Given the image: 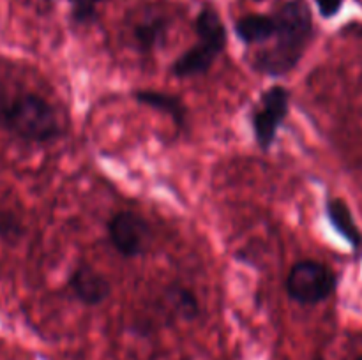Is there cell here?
<instances>
[{
    "label": "cell",
    "instance_id": "13",
    "mask_svg": "<svg viewBox=\"0 0 362 360\" xmlns=\"http://www.w3.org/2000/svg\"><path fill=\"white\" fill-rule=\"evenodd\" d=\"M23 235V224L13 212H0V239L16 244Z\"/></svg>",
    "mask_w": 362,
    "mask_h": 360
},
{
    "label": "cell",
    "instance_id": "8",
    "mask_svg": "<svg viewBox=\"0 0 362 360\" xmlns=\"http://www.w3.org/2000/svg\"><path fill=\"white\" fill-rule=\"evenodd\" d=\"M325 215L334 232L349 244L356 254H362V229L356 222L349 203L343 198L329 196L325 200Z\"/></svg>",
    "mask_w": 362,
    "mask_h": 360
},
{
    "label": "cell",
    "instance_id": "5",
    "mask_svg": "<svg viewBox=\"0 0 362 360\" xmlns=\"http://www.w3.org/2000/svg\"><path fill=\"white\" fill-rule=\"evenodd\" d=\"M290 113V90L283 85H272L262 92L260 102L251 113L255 141L262 152H269L274 145L279 127Z\"/></svg>",
    "mask_w": 362,
    "mask_h": 360
},
{
    "label": "cell",
    "instance_id": "9",
    "mask_svg": "<svg viewBox=\"0 0 362 360\" xmlns=\"http://www.w3.org/2000/svg\"><path fill=\"white\" fill-rule=\"evenodd\" d=\"M133 99L140 102V104L165 113L166 116L173 120V124L179 129H182L187 124V106L184 104V99L179 94H168V92L144 88V90H134Z\"/></svg>",
    "mask_w": 362,
    "mask_h": 360
},
{
    "label": "cell",
    "instance_id": "1",
    "mask_svg": "<svg viewBox=\"0 0 362 360\" xmlns=\"http://www.w3.org/2000/svg\"><path fill=\"white\" fill-rule=\"evenodd\" d=\"M276 42L260 49L250 60L251 69L271 78L292 73L306 53L313 37V16L304 0H288L274 16Z\"/></svg>",
    "mask_w": 362,
    "mask_h": 360
},
{
    "label": "cell",
    "instance_id": "18",
    "mask_svg": "<svg viewBox=\"0 0 362 360\" xmlns=\"http://www.w3.org/2000/svg\"><path fill=\"white\" fill-rule=\"evenodd\" d=\"M315 360H324V359H315Z\"/></svg>",
    "mask_w": 362,
    "mask_h": 360
},
{
    "label": "cell",
    "instance_id": "15",
    "mask_svg": "<svg viewBox=\"0 0 362 360\" xmlns=\"http://www.w3.org/2000/svg\"><path fill=\"white\" fill-rule=\"evenodd\" d=\"M318 7V13L324 18H332L341 11L343 0H315Z\"/></svg>",
    "mask_w": 362,
    "mask_h": 360
},
{
    "label": "cell",
    "instance_id": "12",
    "mask_svg": "<svg viewBox=\"0 0 362 360\" xmlns=\"http://www.w3.org/2000/svg\"><path fill=\"white\" fill-rule=\"evenodd\" d=\"M165 304L172 311L173 316L180 320H194L200 314V304L197 295L184 286H172L165 292Z\"/></svg>",
    "mask_w": 362,
    "mask_h": 360
},
{
    "label": "cell",
    "instance_id": "6",
    "mask_svg": "<svg viewBox=\"0 0 362 360\" xmlns=\"http://www.w3.org/2000/svg\"><path fill=\"white\" fill-rule=\"evenodd\" d=\"M106 233L113 249L124 258H140L148 253L154 240L151 224L133 210H120L108 219Z\"/></svg>",
    "mask_w": 362,
    "mask_h": 360
},
{
    "label": "cell",
    "instance_id": "11",
    "mask_svg": "<svg viewBox=\"0 0 362 360\" xmlns=\"http://www.w3.org/2000/svg\"><path fill=\"white\" fill-rule=\"evenodd\" d=\"M166 21L163 18H151L141 23H136L133 28V41L136 44V49L144 55L154 53L161 46L166 35Z\"/></svg>",
    "mask_w": 362,
    "mask_h": 360
},
{
    "label": "cell",
    "instance_id": "3",
    "mask_svg": "<svg viewBox=\"0 0 362 360\" xmlns=\"http://www.w3.org/2000/svg\"><path fill=\"white\" fill-rule=\"evenodd\" d=\"M194 32L198 35L197 44L177 56L175 62L172 64L173 76L182 78V80L207 74L219 55L225 52L226 42H228L225 23L211 7L200 11L194 20Z\"/></svg>",
    "mask_w": 362,
    "mask_h": 360
},
{
    "label": "cell",
    "instance_id": "4",
    "mask_svg": "<svg viewBox=\"0 0 362 360\" xmlns=\"http://www.w3.org/2000/svg\"><path fill=\"white\" fill-rule=\"evenodd\" d=\"M338 288V275L331 267L317 260H300L290 268L286 293L300 306H317Z\"/></svg>",
    "mask_w": 362,
    "mask_h": 360
},
{
    "label": "cell",
    "instance_id": "14",
    "mask_svg": "<svg viewBox=\"0 0 362 360\" xmlns=\"http://www.w3.org/2000/svg\"><path fill=\"white\" fill-rule=\"evenodd\" d=\"M73 6V18L78 23L85 25L95 20V7L103 0H69Z\"/></svg>",
    "mask_w": 362,
    "mask_h": 360
},
{
    "label": "cell",
    "instance_id": "2",
    "mask_svg": "<svg viewBox=\"0 0 362 360\" xmlns=\"http://www.w3.org/2000/svg\"><path fill=\"white\" fill-rule=\"evenodd\" d=\"M2 124L14 136L32 143H49L62 134L53 106L37 94H21L4 106Z\"/></svg>",
    "mask_w": 362,
    "mask_h": 360
},
{
    "label": "cell",
    "instance_id": "17",
    "mask_svg": "<svg viewBox=\"0 0 362 360\" xmlns=\"http://www.w3.org/2000/svg\"><path fill=\"white\" fill-rule=\"evenodd\" d=\"M357 360H362V355H361V356H359V359H357Z\"/></svg>",
    "mask_w": 362,
    "mask_h": 360
},
{
    "label": "cell",
    "instance_id": "10",
    "mask_svg": "<svg viewBox=\"0 0 362 360\" xmlns=\"http://www.w3.org/2000/svg\"><path fill=\"white\" fill-rule=\"evenodd\" d=\"M235 34L246 44H260L276 34L274 16L265 14H247L235 23Z\"/></svg>",
    "mask_w": 362,
    "mask_h": 360
},
{
    "label": "cell",
    "instance_id": "7",
    "mask_svg": "<svg viewBox=\"0 0 362 360\" xmlns=\"http://www.w3.org/2000/svg\"><path fill=\"white\" fill-rule=\"evenodd\" d=\"M67 286H69L74 299L88 307L103 304L112 293V284L106 279V275H103L101 272L95 270L88 263H80L71 272L69 277H67Z\"/></svg>",
    "mask_w": 362,
    "mask_h": 360
},
{
    "label": "cell",
    "instance_id": "16",
    "mask_svg": "<svg viewBox=\"0 0 362 360\" xmlns=\"http://www.w3.org/2000/svg\"><path fill=\"white\" fill-rule=\"evenodd\" d=\"M346 32H350L354 37L362 39V23H352L350 27H346Z\"/></svg>",
    "mask_w": 362,
    "mask_h": 360
}]
</instances>
